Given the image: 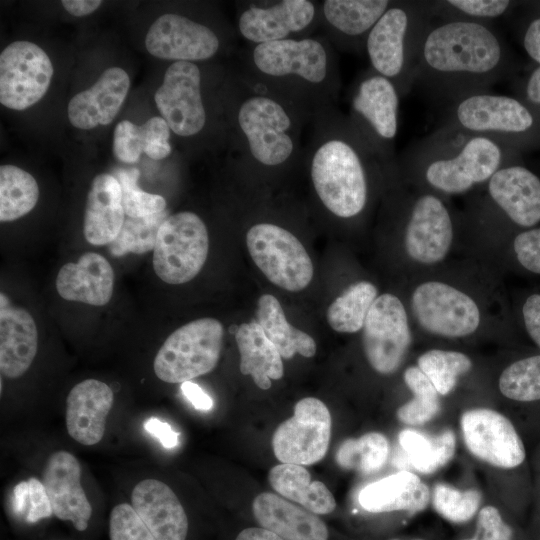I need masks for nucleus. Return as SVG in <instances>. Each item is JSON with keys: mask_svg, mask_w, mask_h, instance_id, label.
Here are the masks:
<instances>
[{"mask_svg": "<svg viewBox=\"0 0 540 540\" xmlns=\"http://www.w3.org/2000/svg\"><path fill=\"white\" fill-rule=\"evenodd\" d=\"M303 149L308 174L324 208L340 219H351L366 208L369 168L387 160L335 106L310 121Z\"/></svg>", "mask_w": 540, "mask_h": 540, "instance_id": "1", "label": "nucleus"}, {"mask_svg": "<svg viewBox=\"0 0 540 540\" xmlns=\"http://www.w3.org/2000/svg\"><path fill=\"white\" fill-rule=\"evenodd\" d=\"M241 77L291 103L310 119L335 106L340 89L338 62L327 36L250 45L244 51Z\"/></svg>", "mask_w": 540, "mask_h": 540, "instance_id": "2", "label": "nucleus"}, {"mask_svg": "<svg viewBox=\"0 0 540 540\" xmlns=\"http://www.w3.org/2000/svg\"><path fill=\"white\" fill-rule=\"evenodd\" d=\"M503 60V45L486 23L465 18L427 22L414 80L419 77L457 100L494 81Z\"/></svg>", "mask_w": 540, "mask_h": 540, "instance_id": "3", "label": "nucleus"}, {"mask_svg": "<svg viewBox=\"0 0 540 540\" xmlns=\"http://www.w3.org/2000/svg\"><path fill=\"white\" fill-rule=\"evenodd\" d=\"M233 102V124L244 163L277 170L302 158L303 127L311 119L284 99L242 77Z\"/></svg>", "mask_w": 540, "mask_h": 540, "instance_id": "4", "label": "nucleus"}, {"mask_svg": "<svg viewBox=\"0 0 540 540\" xmlns=\"http://www.w3.org/2000/svg\"><path fill=\"white\" fill-rule=\"evenodd\" d=\"M441 135L419 150L417 156L425 157L423 176L434 189L446 194H461L473 186L488 182L501 168L504 153L497 140L460 132L461 140L455 143Z\"/></svg>", "mask_w": 540, "mask_h": 540, "instance_id": "5", "label": "nucleus"}, {"mask_svg": "<svg viewBox=\"0 0 540 540\" xmlns=\"http://www.w3.org/2000/svg\"><path fill=\"white\" fill-rule=\"evenodd\" d=\"M427 14L413 4L392 2L366 38L364 49L371 69L391 80L399 92L414 80Z\"/></svg>", "mask_w": 540, "mask_h": 540, "instance_id": "6", "label": "nucleus"}, {"mask_svg": "<svg viewBox=\"0 0 540 540\" xmlns=\"http://www.w3.org/2000/svg\"><path fill=\"white\" fill-rule=\"evenodd\" d=\"M223 325L214 318L193 320L172 332L158 350L153 369L167 383H183L212 371L220 358Z\"/></svg>", "mask_w": 540, "mask_h": 540, "instance_id": "7", "label": "nucleus"}, {"mask_svg": "<svg viewBox=\"0 0 540 540\" xmlns=\"http://www.w3.org/2000/svg\"><path fill=\"white\" fill-rule=\"evenodd\" d=\"M153 253V268L168 284H183L200 272L209 250L208 231L194 212L170 215L160 226Z\"/></svg>", "mask_w": 540, "mask_h": 540, "instance_id": "8", "label": "nucleus"}, {"mask_svg": "<svg viewBox=\"0 0 540 540\" xmlns=\"http://www.w3.org/2000/svg\"><path fill=\"white\" fill-rule=\"evenodd\" d=\"M251 258L269 281L288 291L306 288L313 277V264L298 238L287 229L259 222L246 233Z\"/></svg>", "mask_w": 540, "mask_h": 540, "instance_id": "9", "label": "nucleus"}, {"mask_svg": "<svg viewBox=\"0 0 540 540\" xmlns=\"http://www.w3.org/2000/svg\"><path fill=\"white\" fill-rule=\"evenodd\" d=\"M399 95L391 80L371 69L358 79L350 98L348 118L388 159L398 132Z\"/></svg>", "mask_w": 540, "mask_h": 540, "instance_id": "10", "label": "nucleus"}, {"mask_svg": "<svg viewBox=\"0 0 540 540\" xmlns=\"http://www.w3.org/2000/svg\"><path fill=\"white\" fill-rule=\"evenodd\" d=\"M320 25V4L310 0L244 2L237 29L250 45L311 36Z\"/></svg>", "mask_w": 540, "mask_h": 540, "instance_id": "11", "label": "nucleus"}, {"mask_svg": "<svg viewBox=\"0 0 540 540\" xmlns=\"http://www.w3.org/2000/svg\"><path fill=\"white\" fill-rule=\"evenodd\" d=\"M411 306L419 325L434 335L465 337L480 325V310L474 299L440 281L418 285L412 294Z\"/></svg>", "mask_w": 540, "mask_h": 540, "instance_id": "12", "label": "nucleus"}, {"mask_svg": "<svg viewBox=\"0 0 540 540\" xmlns=\"http://www.w3.org/2000/svg\"><path fill=\"white\" fill-rule=\"evenodd\" d=\"M533 124V115L520 101L505 95L476 92L454 101L444 129L496 140L497 135L526 132Z\"/></svg>", "mask_w": 540, "mask_h": 540, "instance_id": "13", "label": "nucleus"}, {"mask_svg": "<svg viewBox=\"0 0 540 540\" xmlns=\"http://www.w3.org/2000/svg\"><path fill=\"white\" fill-rule=\"evenodd\" d=\"M412 341L407 313L401 300L384 293L376 298L366 316L362 343L371 367L381 374L395 372Z\"/></svg>", "mask_w": 540, "mask_h": 540, "instance_id": "14", "label": "nucleus"}, {"mask_svg": "<svg viewBox=\"0 0 540 540\" xmlns=\"http://www.w3.org/2000/svg\"><path fill=\"white\" fill-rule=\"evenodd\" d=\"M331 415L319 399L306 397L294 407V415L282 422L272 438L275 457L282 463L311 465L327 453Z\"/></svg>", "mask_w": 540, "mask_h": 540, "instance_id": "15", "label": "nucleus"}, {"mask_svg": "<svg viewBox=\"0 0 540 540\" xmlns=\"http://www.w3.org/2000/svg\"><path fill=\"white\" fill-rule=\"evenodd\" d=\"M53 66L46 52L29 41L9 44L0 55V102L13 110L36 104L47 92Z\"/></svg>", "mask_w": 540, "mask_h": 540, "instance_id": "16", "label": "nucleus"}, {"mask_svg": "<svg viewBox=\"0 0 540 540\" xmlns=\"http://www.w3.org/2000/svg\"><path fill=\"white\" fill-rule=\"evenodd\" d=\"M155 103L172 132L184 138L202 132L207 113L202 96V73L193 62H173L166 70Z\"/></svg>", "mask_w": 540, "mask_h": 540, "instance_id": "17", "label": "nucleus"}, {"mask_svg": "<svg viewBox=\"0 0 540 540\" xmlns=\"http://www.w3.org/2000/svg\"><path fill=\"white\" fill-rule=\"evenodd\" d=\"M460 424L467 449L480 460L505 469L524 461L523 442L501 413L486 408L468 410L462 414Z\"/></svg>", "mask_w": 540, "mask_h": 540, "instance_id": "18", "label": "nucleus"}, {"mask_svg": "<svg viewBox=\"0 0 540 540\" xmlns=\"http://www.w3.org/2000/svg\"><path fill=\"white\" fill-rule=\"evenodd\" d=\"M145 46L161 59L196 63L214 57L221 47L217 33L209 26L176 13H166L150 26Z\"/></svg>", "mask_w": 540, "mask_h": 540, "instance_id": "19", "label": "nucleus"}, {"mask_svg": "<svg viewBox=\"0 0 540 540\" xmlns=\"http://www.w3.org/2000/svg\"><path fill=\"white\" fill-rule=\"evenodd\" d=\"M453 222L446 205L433 194L417 197L405 228L407 254L416 262L435 264L442 261L453 241Z\"/></svg>", "mask_w": 540, "mask_h": 540, "instance_id": "20", "label": "nucleus"}, {"mask_svg": "<svg viewBox=\"0 0 540 540\" xmlns=\"http://www.w3.org/2000/svg\"><path fill=\"white\" fill-rule=\"evenodd\" d=\"M42 483L49 496L53 514L72 522L78 531H85L92 515V506L81 485V466L70 452L52 453L42 471Z\"/></svg>", "mask_w": 540, "mask_h": 540, "instance_id": "21", "label": "nucleus"}, {"mask_svg": "<svg viewBox=\"0 0 540 540\" xmlns=\"http://www.w3.org/2000/svg\"><path fill=\"white\" fill-rule=\"evenodd\" d=\"M114 393L103 381L86 379L76 384L66 399V428L78 443L92 446L105 433L106 419L113 406Z\"/></svg>", "mask_w": 540, "mask_h": 540, "instance_id": "22", "label": "nucleus"}, {"mask_svg": "<svg viewBox=\"0 0 540 540\" xmlns=\"http://www.w3.org/2000/svg\"><path fill=\"white\" fill-rule=\"evenodd\" d=\"M130 87V79L120 67L107 68L98 80L68 103L70 123L79 129L110 124L118 114Z\"/></svg>", "mask_w": 540, "mask_h": 540, "instance_id": "23", "label": "nucleus"}, {"mask_svg": "<svg viewBox=\"0 0 540 540\" xmlns=\"http://www.w3.org/2000/svg\"><path fill=\"white\" fill-rule=\"evenodd\" d=\"M493 202L516 225L532 228L540 222V179L523 166H504L488 181Z\"/></svg>", "mask_w": 540, "mask_h": 540, "instance_id": "24", "label": "nucleus"}, {"mask_svg": "<svg viewBox=\"0 0 540 540\" xmlns=\"http://www.w3.org/2000/svg\"><path fill=\"white\" fill-rule=\"evenodd\" d=\"M131 503L157 540H185L188 518L174 491L157 479H144L131 492Z\"/></svg>", "mask_w": 540, "mask_h": 540, "instance_id": "25", "label": "nucleus"}, {"mask_svg": "<svg viewBox=\"0 0 540 540\" xmlns=\"http://www.w3.org/2000/svg\"><path fill=\"white\" fill-rule=\"evenodd\" d=\"M388 0H325L320 4V25L339 47L365 48L366 38L389 8Z\"/></svg>", "mask_w": 540, "mask_h": 540, "instance_id": "26", "label": "nucleus"}, {"mask_svg": "<svg viewBox=\"0 0 540 540\" xmlns=\"http://www.w3.org/2000/svg\"><path fill=\"white\" fill-rule=\"evenodd\" d=\"M37 348L38 333L33 317L24 308L10 305L8 298L1 293V374L11 379L21 377L34 361Z\"/></svg>", "mask_w": 540, "mask_h": 540, "instance_id": "27", "label": "nucleus"}, {"mask_svg": "<svg viewBox=\"0 0 540 540\" xmlns=\"http://www.w3.org/2000/svg\"><path fill=\"white\" fill-rule=\"evenodd\" d=\"M56 289L65 300L103 306L113 295V268L102 255L86 252L76 263L69 262L60 268Z\"/></svg>", "mask_w": 540, "mask_h": 540, "instance_id": "28", "label": "nucleus"}, {"mask_svg": "<svg viewBox=\"0 0 540 540\" xmlns=\"http://www.w3.org/2000/svg\"><path fill=\"white\" fill-rule=\"evenodd\" d=\"M255 519L284 540H327L328 529L314 513L284 498L264 492L252 503Z\"/></svg>", "mask_w": 540, "mask_h": 540, "instance_id": "29", "label": "nucleus"}, {"mask_svg": "<svg viewBox=\"0 0 540 540\" xmlns=\"http://www.w3.org/2000/svg\"><path fill=\"white\" fill-rule=\"evenodd\" d=\"M124 216L118 180L108 173L97 175L87 194L83 222L85 239L96 246L110 244L120 232Z\"/></svg>", "mask_w": 540, "mask_h": 540, "instance_id": "30", "label": "nucleus"}, {"mask_svg": "<svg viewBox=\"0 0 540 540\" xmlns=\"http://www.w3.org/2000/svg\"><path fill=\"white\" fill-rule=\"evenodd\" d=\"M430 500L428 487L409 471H401L365 486L358 495L359 504L372 513L423 510Z\"/></svg>", "mask_w": 540, "mask_h": 540, "instance_id": "31", "label": "nucleus"}, {"mask_svg": "<svg viewBox=\"0 0 540 540\" xmlns=\"http://www.w3.org/2000/svg\"><path fill=\"white\" fill-rule=\"evenodd\" d=\"M235 339L243 375H251L255 384L263 390L271 387V379L282 378V357L257 321L241 324L235 332Z\"/></svg>", "mask_w": 540, "mask_h": 540, "instance_id": "32", "label": "nucleus"}, {"mask_svg": "<svg viewBox=\"0 0 540 540\" xmlns=\"http://www.w3.org/2000/svg\"><path fill=\"white\" fill-rule=\"evenodd\" d=\"M268 478L277 493L314 514H329L336 508V501L326 485L311 481L310 473L302 465H276L269 471Z\"/></svg>", "mask_w": 540, "mask_h": 540, "instance_id": "33", "label": "nucleus"}, {"mask_svg": "<svg viewBox=\"0 0 540 540\" xmlns=\"http://www.w3.org/2000/svg\"><path fill=\"white\" fill-rule=\"evenodd\" d=\"M256 321L282 358L290 359L296 353L308 358L315 355L314 339L287 322L281 304L273 295L264 294L259 298Z\"/></svg>", "mask_w": 540, "mask_h": 540, "instance_id": "34", "label": "nucleus"}, {"mask_svg": "<svg viewBox=\"0 0 540 540\" xmlns=\"http://www.w3.org/2000/svg\"><path fill=\"white\" fill-rule=\"evenodd\" d=\"M409 464L417 471L430 474L446 465L455 453V435L445 430L428 435L413 429H404L398 435Z\"/></svg>", "mask_w": 540, "mask_h": 540, "instance_id": "35", "label": "nucleus"}, {"mask_svg": "<svg viewBox=\"0 0 540 540\" xmlns=\"http://www.w3.org/2000/svg\"><path fill=\"white\" fill-rule=\"evenodd\" d=\"M39 198L35 178L15 165L0 167V221L9 222L28 214Z\"/></svg>", "mask_w": 540, "mask_h": 540, "instance_id": "36", "label": "nucleus"}, {"mask_svg": "<svg viewBox=\"0 0 540 540\" xmlns=\"http://www.w3.org/2000/svg\"><path fill=\"white\" fill-rule=\"evenodd\" d=\"M377 297V289L372 283L360 281L352 284L330 304L327 310L330 327L340 333L359 331Z\"/></svg>", "mask_w": 540, "mask_h": 540, "instance_id": "37", "label": "nucleus"}, {"mask_svg": "<svg viewBox=\"0 0 540 540\" xmlns=\"http://www.w3.org/2000/svg\"><path fill=\"white\" fill-rule=\"evenodd\" d=\"M388 453L386 437L378 432H369L357 439L342 442L336 453V461L344 469L372 474L384 466Z\"/></svg>", "mask_w": 540, "mask_h": 540, "instance_id": "38", "label": "nucleus"}, {"mask_svg": "<svg viewBox=\"0 0 540 540\" xmlns=\"http://www.w3.org/2000/svg\"><path fill=\"white\" fill-rule=\"evenodd\" d=\"M404 381L414 397L397 410V417L405 424H425L440 411L439 393L419 367L406 369Z\"/></svg>", "mask_w": 540, "mask_h": 540, "instance_id": "39", "label": "nucleus"}, {"mask_svg": "<svg viewBox=\"0 0 540 540\" xmlns=\"http://www.w3.org/2000/svg\"><path fill=\"white\" fill-rule=\"evenodd\" d=\"M169 216L168 210L140 218L127 216L117 237L109 244V251L117 257L151 251L160 226Z\"/></svg>", "mask_w": 540, "mask_h": 540, "instance_id": "40", "label": "nucleus"}, {"mask_svg": "<svg viewBox=\"0 0 540 540\" xmlns=\"http://www.w3.org/2000/svg\"><path fill=\"white\" fill-rule=\"evenodd\" d=\"M418 367L440 395H447L456 386L458 377L472 368V362L461 352L433 349L418 358Z\"/></svg>", "mask_w": 540, "mask_h": 540, "instance_id": "41", "label": "nucleus"}, {"mask_svg": "<svg viewBox=\"0 0 540 540\" xmlns=\"http://www.w3.org/2000/svg\"><path fill=\"white\" fill-rule=\"evenodd\" d=\"M500 392L519 402L540 400V354L517 360L499 377Z\"/></svg>", "mask_w": 540, "mask_h": 540, "instance_id": "42", "label": "nucleus"}, {"mask_svg": "<svg viewBox=\"0 0 540 540\" xmlns=\"http://www.w3.org/2000/svg\"><path fill=\"white\" fill-rule=\"evenodd\" d=\"M139 176L137 168H117L114 172L121 186L125 214L140 218L165 211L166 201L161 195L147 193L137 186Z\"/></svg>", "mask_w": 540, "mask_h": 540, "instance_id": "43", "label": "nucleus"}, {"mask_svg": "<svg viewBox=\"0 0 540 540\" xmlns=\"http://www.w3.org/2000/svg\"><path fill=\"white\" fill-rule=\"evenodd\" d=\"M481 494L477 490L460 491L448 484H437L432 503L438 514L453 523L469 521L478 511Z\"/></svg>", "mask_w": 540, "mask_h": 540, "instance_id": "44", "label": "nucleus"}, {"mask_svg": "<svg viewBox=\"0 0 540 540\" xmlns=\"http://www.w3.org/2000/svg\"><path fill=\"white\" fill-rule=\"evenodd\" d=\"M11 507L14 514L28 523H36L53 514L46 489L37 478H29L15 485Z\"/></svg>", "mask_w": 540, "mask_h": 540, "instance_id": "45", "label": "nucleus"}, {"mask_svg": "<svg viewBox=\"0 0 540 540\" xmlns=\"http://www.w3.org/2000/svg\"><path fill=\"white\" fill-rule=\"evenodd\" d=\"M110 540H157L132 505H116L109 518Z\"/></svg>", "mask_w": 540, "mask_h": 540, "instance_id": "46", "label": "nucleus"}, {"mask_svg": "<svg viewBox=\"0 0 540 540\" xmlns=\"http://www.w3.org/2000/svg\"><path fill=\"white\" fill-rule=\"evenodd\" d=\"M113 152L123 163H136L144 152L142 127L128 120L119 122L114 130Z\"/></svg>", "mask_w": 540, "mask_h": 540, "instance_id": "47", "label": "nucleus"}, {"mask_svg": "<svg viewBox=\"0 0 540 540\" xmlns=\"http://www.w3.org/2000/svg\"><path fill=\"white\" fill-rule=\"evenodd\" d=\"M452 12L464 15L469 20L495 19L503 15L511 2L507 0H448L444 2Z\"/></svg>", "mask_w": 540, "mask_h": 540, "instance_id": "48", "label": "nucleus"}, {"mask_svg": "<svg viewBox=\"0 0 540 540\" xmlns=\"http://www.w3.org/2000/svg\"><path fill=\"white\" fill-rule=\"evenodd\" d=\"M142 127L144 138V153L154 159L161 160L172 152L169 143L171 129L167 122L159 116L148 119Z\"/></svg>", "mask_w": 540, "mask_h": 540, "instance_id": "49", "label": "nucleus"}, {"mask_svg": "<svg viewBox=\"0 0 540 540\" xmlns=\"http://www.w3.org/2000/svg\"><path fill=\"white\" fill-rule=\"evenodd\" d=\"M513 250L525 270L540 275V228L520 232L514 238Z\"/></svg>", "mask_w": 540, "mask_h": 540, "instance_id": "50", "label": "nucleus"}, {"mask_svg": "<svg viewBox=\"0 0 540 540\" xmlns=\"http://www.w3.org/2000/svg\"><path fill=\"white\" fill-rule=\"evenodd\" d=\"M513 532L502 519L497 508L483 507L478 514L476 533L471 539L462 540H512Z\"/></svg>", "mask_w": 540, "mask_h": 540, "instance_id": "51", "label": "nucleus"}, {"mask_svg": "<svg viewBox=\"0 0 540 540\" xmlns=\"http://www.w3.org/2000/svg\"><path fill=\"white\" fill-rule=\"evenodd\" d=\"M521 312L527 334L540 348V293L530 294L525 299Z\"/></svg>", "mask_w": 540, "mask_h": 540, "instance_id": "52", "label": "nucleus"}, {"mask_svg": "<svg viewBox=\"0 0 540 540\" xmlns=\"http://www.w3.org/2000/svg\"><path fill=\"white\" fill-rule=\"evenodd\" d=\"M144 428L149 434L157 438L165 448L171 449L179 444V433L170 424L157 417H150L146 420Z\"/></svg>", "mask_w": 540, "mask_h": 540, "instance_id": "53", "label": "nucleus"}, {"mask_svg": "<svg viewBox=\"0 0 540 540\" xmlns=\"http://www.w3.org/2000/svg\"><path fill=\"white\" fill-rule=\"evenodd\" d=\"M181 391L195 409L208 411L213 407L212 398L198 384L192 381L183 382Z\"/></svg>", "mask_w": 540, "mask_h": 540, "instance_id": "54", "label": "nucleus"}, {"mask_svg": "<svg viewBox=\"0 0 540 540\" xmlns=\"http://www.w3.org/2000/svg\"><path fill=\"white\" fill-rule=\"evenodd\" d=\"M523 45L527 54L540 64V17L534 19L527 27Z\"/></svg>", "mask_w": 540, "mask_h": 540, "instance_id": "55", "label": "nucleus"}, {"mask_svg": "<svg viewBox=\"0 0 540 540\" xmlns=\"http://www.w3.org/2000/svg\"><path fill=\"white\" fill-rule=\"evenodd\" d=\"M64 9L71 15L82 17L93 13L100 7V0H63L61 1Z\"/></svg>", "mask_w": 540, "mask_h": 540, "instance_id": "56", "label": "nucleus"}, {"mask_svg": "<svg viewBox=\"0 0 540 540\" xmlns=\"http://www.w3.org/2000/svg\"><path fill=\"white\" fill-rule=\"evenodd\" d=\"M235 540H284L277 534L262 528L250 527L242 530Z\"/></svg>", "mask_w": 540, "mask_h": 540, "instance_id": "57", "label": "nucleus"}, {"mask_svg": "<svg viewBox=\"0 0 540 540\" xmlns=\"http://www.w3.org/2000/svg\"><path fill=\"white\" fill-rule=\"evenodd\" d=\"M526 95L530 102L540 105V66L532 72L528 79Z\"/></svg>", "mask_w": 540, "mask_h": 540, "instance_id": "58", "label": "nucleus"}]
</instances>
